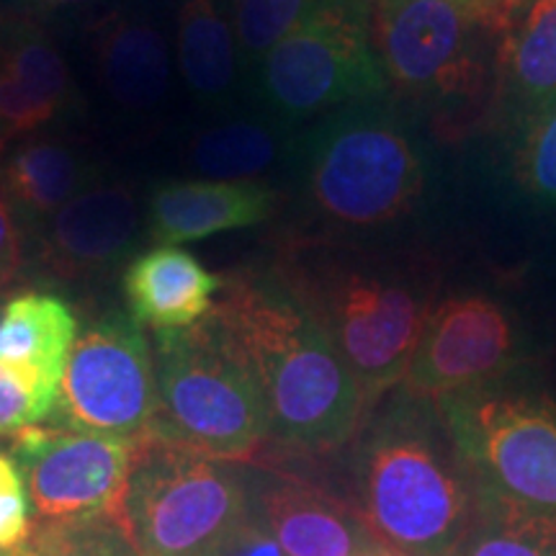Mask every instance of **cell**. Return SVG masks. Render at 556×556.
<instances>
[{
  "label": "cell",
  "instance_id": "7",
  "mask_svg": "<svg viewBox=\"0 0 556 556\" xmlns=\"http://www.w3.org/2000/svg\"><path fill=\"white\" fill-rule=\"evenodd\" d=\"M477 500L556 523V400L492 384L435 402Z\"/></svg>",
  "mask_w": 556,
  "mask_h": 556
},
{
  "label": "cell",
  "instance_id": "14",
  "mask_svg": "<svg viewBox=\"0 0 556 556\" xmlns=\"http://www.w3.org/2000/svg\"><path fill=\"white\" fill-rule=\"evenodd\" d=\"M78 106L58 41L24 11H0V144L41 131Z\"/></svg>",
  "mask_w": 556,
  "mask_h": 556
},
{
  "label": "cell",
  "instance_id": "28",
  "mask_svg": "<svg viewBox=\"0 0 556 556\" xmlns=\"http://www.w3.org/2000/svg\"><path fill=\"white\" fill-rule=\"evenodd\" d=\"M58 389L34 368L0 361V435H18L50 420Z\"/></svg>",
  "mask_w": 556,
  "mask_h": 556
},
{
  "label": "cell",
  "instance_id": "30",
  "mask_svg": "<svg viewBox=\"0 0 556 556\" xmlns=\"http://www.w3.org/2000/svg\"><path fill=\"white\" fill-rule=\"evenodd\" d=\"M31 536L29 497L24 490H11L0 495V548H16Z\"/></svg>",
  "mask_w": 556,
  "mask_h": 556
},
{
  "label": "cell",
  "instance_id": "39",
  "mask_svg": "<svg viewBox=\"0 0 556 556\" xmlns=\"http://www.w3.org/2000/svg\"><path fill=\"white\" fill-rule=\"evenodd\" d=\"M0 307H3V304H0Z\"/></svg>",
  "mask_w": 556,
  "mask_h": 556
},
{
  "label": "cell",
  "instance_id": "23",
  "mask_svg": "<svg viewBox=\"0 0 556 556\" xmlns=\"http://www.w3.org/2000/svg\"><path fill=\"white\" fill-rule=\"evenodd\" d=\"M75 338L78 317L58 294L24 291L0 307V361L34 368L58 387Z\"/></svg>",
  "mask_w": 556,
  "mask_h": 556
},
{
  "label": "cell",
  "instance_id": "12",
  "mask_svg": "<svg viewBox=\"0 0 556 556\" xmlns=\"http://www.w3.org/2000/svg\"><path fill=\"white\" fill-rule=\"evenodd\" d=\"M137 438L34 426L13 441L26 497L41 523L119 518Z\"/></svg>",
  "mask_w": 556,
  "mask_h": 556
},
{
  "label": "cell",
  "instance_id": "26",
  "mask_svg": "<svg viewBox=\"0 0 556 556\" xmlns=\"http://www.w3.org/2000/svg\"><path fill=\"white\" fill-rule=\"evenodd\" d=\"M330 0H232L240 62L245 78L270 47L304 24Z\"/></svg>",
  "mask_w": 556,
  "mask_h": 556
},
{
  "label": "cell",
  "instance_id": "18",
  "mask_svg": "<svg viewBox=\"0 0 556 556\" xmlns=\"http://www.w3.org/2000/svg\"><path fill=\"white\" fill-rule=\"evenodd\" d=\"M278 193L263 180H163L148 199V235L157 245L206 240L274 217Z\"/></svg>",
  "mask_w": 556,
  "mask_h": 556
},
{
  "label": "cell",
  "instance_id": "33",
  "mask_svg": "<svg viewBox=\"0 0 556 556\" xmlns=\"http://www.w3.org/2000/svg\"><path fill=\"white\" fill-rule=\"evenodd\" d=\"M88 0H11L13 11H58L67 9V5H80Z\"/></svg>",
  "mask_w": 556,
  "mask_h": 556
},
{
  "label": "cell",
  "instance_id": "4",
  "mask_svg": "<svg viewBox=\"0 0 556 556\" xmlns=\"http://www.w3.org/2000/svg\"><path fill=\"white\" fill-rule=\"evenodd\" d=\"M291 163L304 206L336 232H379L400 225L428 193L426 155L389 93L299 129Z\"/></svg>",
  "mask_w": 556,
  "mask_h": 556
},
{
  "label": "cell",
  "instance_id": "32",
  "mask_svg": "<svg viewBox=\"0 0 556 556\" xmlns=\"http://www.w3.org/2000/svg\"><path fill=\"white\" fill-rule=\"evenodd\" d=\"M11 490H24V477H21L16 458L0 451V495Z\"/></svg>",
  "mask_w": 556,
  "mask_h": 556
},
{
  "label": "cell",
  "instance_id": "5",
  "mask_svg": "<svg viewBox=\"0 0 556 556\" xmlns=\"http://www.w3.org/2000/svg\"><path fill=\"white\" fill-rule=\"evenodd\" d=\"M503 0H405L371 9L389 96L454 122L495 93Z\"/></svg>",
  "mask_w": 556,
  "mask_h": 556
},
{
  "label": "cell",
  "instance_id": "2",
  "mask_svg": "<svg viewBox=\"0 0 556 556\" xmlns=\"http://www.w3.org/2000/svg\"><path fill=\"white\" fill-rule=\"evenodd\" d=\"M351 368L366 409L400 387L430 312V261L353 242L299 238L270 263Z\"/></svg>",
  "mask_w": 556,
  "mask_h": 556
},
{
  "label": "cell",
  "instance_id": "3",
  "mask_svg": "<svg viewBox=\"0 0 556 556\" xmlns=\"http://www.w3.org/2000/svg\"><path fill=\"white\" fill-rule=\"evenodd\" d=\"M356 482L368 531L400 556H454L475 518V484L435 402L397 394L361 438Z\"/></svg>",
  "mask_w": 556,
  "mask_h": 556
},
{
  "label": "cell",
  "instance_id": "34",
  "mask_svg": "<svg viewBox=\"0 0 556 556\" xmlns=\"http://www.w3.org/2000/svg\"><path fill=\"white\" fill-rule=\"evenodd\" d=\"M0 556H34L29 544H21L16 548H0Z\"/></svg>",
  "mask_w": 556,
  "mask_h": 556
},
{
  "label": "cell",
  "instance_id": "31",
  "mask_svg": "<svg viewBox=\"0 0 556 556\" xmlns=\"http://www.w3.org/2000/svg\"><path fill=\"white\" fill-rule=\"evenodd\" d=\"M24 232L18 229L3 191H0V291L11 287L24 266Z\"/></svg>",
  "mask_w": 556,
  "mask_h": 556
},
{
  "label": "cell",
  "instance_id": "38",
  "mask_svg": "<svg viewBox=\"0 0 556 556\" xmlns=\"http://www.w3.org/2000/svg\"><path fill=\"white\" fill-rule=\"evenodd\" d=\"M5 3H11V0H5Z\"/></svg>",
  "mask_w": 556,
  "mask_h": 556
},
{
  "label": "cell",
  "instance_id": "6",
  "mask_svg": "<svg viewBox=\"0 0 556 556\" xmlns=\"http://www.w3.org/2000/svg\"><path fill=\"white\" fill-rule=\"evenodd\" d=\"M155 415L144 435L217 462H248L268 441L261 392L212 319L152 332Z\"/></svg>",
  "mask_w": 556,
  "mask_h": 556
},
{
  "label": "cell",
  "instance_id": "13",
  "mask_svg": "<svg viewBox=\"0 0 556 556\" xmlns=\"http://www.w3.org/2000/svg\"><path fill=\"white\" fill-rule=\"evenodd\" d=\"M139 232L142 206L135 186L103 178L26 235L29 261L58 281H101L135 253Z\"/></svg>",
  "mask_w": 556,
  "mask_h": 556
},
{
  "label": "cell",
  "instance_id": "21",
  "mask_svg": "<svg viewBox=\"0 0 556 556\" xmlns=\"http://www.w3.org/2000/svg\"><path fill=\"white\" fill-rule=\"evenodd\" d=\"M176 65L201 111L227 114L235 109L245 70L235 34L232 0H176Z\"/></svg>",
  "mask_w": 556,
  "mask_h": 556
},
{
  "label": "cell",
  "instance_id": "36",
  "mask_svg": "<svg viewBox=\"0 0 556 556\" xmlns=\"http://www.w3.org/2000/svg\"><path fill=\"white\" fill-rule=\"evenodd\" d=\"M374 556H400V554H394V552H389V548H384V552H379V554H374Z\"/></svg>",
  "mask_w": 556,
  "mask_h": 556
},
{
  "label": "cell",
  "instance_id": "37",
  "mask_svg": "<svg viewBox=\"0 0 556 556\" xmlns=\"http://www.w3.org/2000/svg\"><path fill=\"white\" fill-rule=\"evenodd\" d=\"M0 152H3V144H0Z\"/></svg>",
  "mask_w": 556,
  "mask_h": 556
},
{
  "label": "cell",
  "instance_id": "20",
  "mask_svg": "<svg viewBox=\"0 0 556 556\" xmlns=\"http://www.w3.org/2000/svg\"><path fill=\"white\" fill-rule=\"evenodd\" d=\"M492 99L516 122L556 99V0H503Z\"/></svg>",
  "mask_w": 556,
  "mask_h": 556
},
{
  "label": "cell",
  "instance_id": "11",
  "mask_svg": "<svg viewBox=\"0 0 556 556\" xmlns=\"http://www.w3.org/2000/svg\"><path fill=\"white\" fill-rule=\"evenodd\" d=\"M520 353L523 330L510 304L479 289L454 291L430 312L400 392L426 402L469 392L505 379Z\"/></svg>",
  "mask_w": 556,
  "mask_h": 556
},
{
  "label": "cell",
  "instance_id": "15",
  "mask_svg": "<svg viewBox=\"0 0 556 556\" xmlns=\"http://www.w3.org/2000/svg\"><path fill=\"white\" fill-rule=\"evenodd\" d=\"M88 52L101 96L116 116L144 124L163 114L173 88V52L155 21L139 11H109L90 26Z\"/></svg>",
  "mask_w": 556,
  "mask_h": 556
},
{
  "label": "cell",
  "instance_id": "22",
  "mask_svg": "<svg viewBox=\"0 0 556 556\" xmlns=\"http://www.w3.org/2000/svg\"><path fill=\"white\" fill-rule=\"evenodd\" d=\"M299 129L255 116H222L197 129L186 144V165L204 180H258L294 157Z\"/></svg>",
  "mask_w": 556,
  "mask_h": 556
},
{
  "label": "cell",
  "instance_id": "25",
  "mask_svg": "<svg viewBox=\"0 0 556 556\" xmlns=\"http://www.w3.org/2000/svg\"><path fill=\"white\" fill-rule=\"evenodd\" d=\"M510 173L526 199L556 208V99L541 103L516 122Z\"/></svg>",
  "mask_w": 556,
  "mask_h": 556
},
{
  "label": "cell",
  "instance_id": "29",
  "mask_svg": "<svg viewBox=\"0 0 556 556\" xmlns=\"http://www.w3.org/2000/svg\"><path fill=\"white\" fill-rule=\"evenodd\" d=\"M201 556H287L278 548L268 531L253 516H248L238 528L227 533L225 539L217 541L208 552Z\"/></svg>",
  "mask_w": 556,
  "mask_h": 556
},
{
  "label": "cell",
  "instance_id": "19",
  "mask_svg": "<svg viewBox=\"0 0 556 556\" xmlns=\"http://www.w3.org/2000/svg\"><path fill=\"white\" fill-rule=\"evenodd\" d=\"M222 276L178 245H155L131 255L122 270L129 317L152 332L184 330L208 317Z\"/></svg>",
  "mask_w": 556,
  "mask_h": 556
},
{
  "label": "cell",
  "instance_id": "1",
  "mask_svg": "<svg viewBox=\"0 0 556 556\" xmlns=\"http://www.w3.org/2000/svg\"><path fill=\"white\" fill-rule=\"evenodd\" d=\"M208 319L258 387L270 441L323 454L358 433L366 420L358 381L274 268L222 276Z\"/></svg>",
  "mask_w": 556,
  "mask_h": 556
},
{
  "label": "cell",
  "instance_id": "27",
  "mask_svg": "<svg viewBox=\"0 0 556 556\" xmlns=\"http://www.w3.org/2000/svg\"><path fill=\"white\" fill-rule=\"evenodd\" d=\"M34 556H142L119 518H80L41 523L26 541Z\"/></svg>",
  "mask_w": 556,
  "mask_h": 556
},
{
  "label": "cell",
  "instance_id": "8",
  "mask_svg": "<svg viewBox=\"0 0 556 556\" xmlns=\"http://www.w3.org/2000/svg\"><path fill=\"white\" fill-rule=\"evenodd\" d=\"M248 83L263 114L291 129L387 96L384 67L371 37V3H325L263 54Z\"/></svg>",
  "mask_w": 556,
  "mask_h": 556
},
{
  "label": "cell",
  "instance_id": "17",
  "mask_svg": "<svg viewBox=\"0 0 556 556\" xmlns=\"http://www.w3.org/2000/svg\"><path fill=\"white\" fill-rule=\"evenodd\" d=\"M101 180L99 160L47 129L13 139L0 152V191L24 238Z\"/></svg>",
  "mask_w": 556,
  "mask_h": 556
},
{
  "label": "cell",
  "instance_id": "35",
  "mask_svg": "<svg viewBox=\"0 0 556 556\" xmlns=\"http://www.w3.org/2000/svg\"><path fill=\"white\" fill-rule=\"evenodd\" d=\"M371 3V9H377V5H394V3H405V0H368Z\"/></svg>",
  "mask_w": 556,
  "mask_h": 556
},
{
  "label": "cell",
  "instance_id": "9",
  "mask_svg": "<svg viewBox=\"0 0 556 556\" xmlns=\"http://www.w3.org/2000/svg\"><path fill=\"white\" fill-rule=\"evenodd\" d=\"M250 516V482L229 462L139 435L122 523L142 556H201Z\"/></svg>",
  "mask_w": 556,
  "mask_h": 556
},
{
  "label": "cell",
  "instance_id": "10",
  "mask_svg": "<svg viewBox=\"0 0 556 556\" xmlns=\"http://www.w3.org/2000/svg\"><path fill=\"white\" fill-rule=\"evenodd\" d=\"M155 415V361L142 325L109 312L78 332L50 426L139 438Z\"/></svg>",
  "mask_w": 556,
  "mask_h": 556
},
{
  "label": "cell",
  "instance_id": "24",
  "mask_svg": "<svg viewBox=\"0 0 556 556\" xmlns=\"http://www.w3.org/2000/svg\"><path fill=\"white\" fill-rule=\"evenodd\" d=\"M454 556H556V523L477 500L475 518Z\"/></svg>",
  "mask_w": 556,
  "mask_h": 556
},
{
  "label": "cell",
  "instance_id": "16",
  "mask_svg": "<svg viewBox=\"0 0 556 556\" xmlns=\"http://www.w3.org/2000/svg\"><path fill=\"white\" fill-rule=\"evenodd\" d=\"M250 516L287 556H374L384 552L361 513L315 486L283 477L250 484Z\"/></svg>",
  "mask_w": 556,
  "mask_h": 556
}]
</instances>
